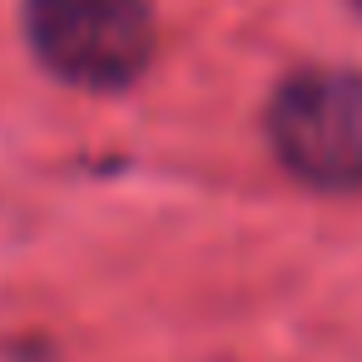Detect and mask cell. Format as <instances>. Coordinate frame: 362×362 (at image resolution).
Returning a JSON list of instances; mask_svg holds the SVG:
<instances>
[{"label": "cell", "instance_id": "obj_1", "mask_svg": "<svg viewBox=\"0 0 362 362\" xmlns=\"http://www.w3.org/2000/svg\"><path fill=\"white\" fill-rule=\"evenodd\" d=\"M25 40L45 75L75 90H129L154 60L149 0H25Z\"/></svg>", "mask_w": 362, "mask_h": 362}, {"label": "cell", "instance_id": "obj_2", "mask_svg": "<svg viewBox=\"0 0 362 362\" xmlns=\"http://www.w3.org/2000/svg\"><path fill=\"white\" fill-rule=\"evenodd\" d=\"M278 164L322 194L362 189V75L357 70H293L263 115Z\"/></svg>", "mask_w": 362, "mask_h": 362}]
</instances>
